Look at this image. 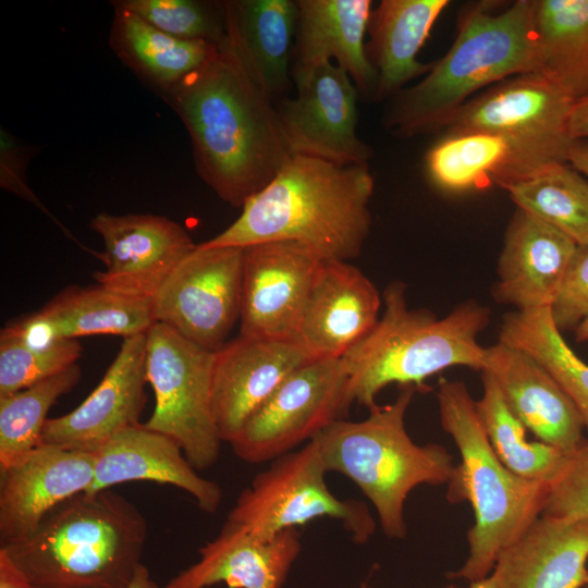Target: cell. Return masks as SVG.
<instances>
[{"mask_svg": "<svg viewBox=\"0 0 588 588\" xmlns=\"http://www.w3.org/2000/svg\"><path fill=\"white\" fill-rule=\"evenodd\" d=\"M481 373L493 380L511 412L539 441L568 455L585 438L579 411L531 356L498 341L486 347Z\"/></svg>", "mask_w": 588, "mask_h": 588, "instance_id": "obj_20", "label": "cell"}, {"mask_svg": "<svg viewBox=\"0 0 588 588\" xmlns=\"http://www.w3.org/2000/svg\"><path fill=\"white\" fill-rule=\"evenodd\" d=\"M541 516L565 522L588 519V437L566 456L550 482Z\"/></svg>", "mask_w": 588, "mask_h": 588, "instance_id": "obj_38", "label": "cell"}, {"mask_svg": "<svg viewBox=\"0 0 588 588\" xmlns=\"http://www.w3.org/2000/svg\"><path fill=\"white\" fill-rule=\"evenodd\" d=\"M568 162L588 179V140H575L568 152Z\"/></svg>", "mask_w": 588, "mask_h": 588, "instance_id": "obj_43", "label": "cell"}, {"mask_svg": "<svg viewBox=\"0 0 588 588\" xmlns=\"http://www.w3.org/2000/svg\"><path fill=\"white\" fill-rule=\"evenodd\" d=\"M127 588H158V586L151 579L147 567L140 564Z\"/></svg>", "mask_w": 588, "mask_h": 588, "instance_id": "obj_44", "label": "cell"}, {"mask_svg": "<svg viewBox=\"0 0 588 588\" xmlns=\"http://www.w3.org/2000/svg\"><path fill=\"white\" fill-rule=\"evenodd\" d=\"M147 522L125 497L81 492L53 509L28 538L3 548L35 588H127Z\"/></svg>", "mask_w": 588, "mask_h": 588, "instance_id": "obj_5", "label": "cell"}, {"mask_svg": "<svg viewBox=\"0 0 588 588\" xmlns=\"http://www.w3.org/2000/svg\"><path fill=\"white\" fill-rule=\"evenodd\" d=\"M439 588H456L453 584L442 586ZM468 588H495V578L493 574L491 573L489 576H487L483 579L474 581L469 584Z\"/></svg>", "mask_w": 588, "mask_h": 588, "instance_id": "obj_45", "label": "cell"}, {"mask_svg": "<svg viewBox=\"0 0 588 588\" xmlns=\"http://www.w3.org/2000/svg\"><path fill=\"white\" fill-rule=\"evenodd\" d=\"M449 0H382L371 11L366 53L377 76L373 100L394 97L433 63L418 53Z\"/></svg>", "mask_w": 588, "mask_h": 588, "instance_id": "obj_27", "label": "cell"}, {"mask_svg": "<svg viewBox=\"0 0 588 588\" xmlns=\"http://www.w3.org/2000/svg\"><path fill=\"white\" fill-rule=\"evenodd\" d=\"M94 479L86 492L136 480L182 489L207 513H215L223 498L221 487L197 474L180 445L170 437L138 424L128 427L93 452Z\"/></svg>", "mask_w": 588, "mask_h": 588, "instance_id": "obj_23", "label": "cell"}, {"mask_svg": "<svg viewBox=\"0 0 588 588\" xmlns=\"http://www.w3.org/2000/svg\"><path fill=\"white\" fill-rule=\"evenodd\" d=\"M537 70L573 102L588 96V0H536Z\"/></svg>", "mask_w": 588, "mask_h": 588, "instance_id": "obj_30", "label": "cell"}, {"mask_svg": "<svg viewBox=\"0 0 588 588\" xmlns=\"http://www.w3.org/2000/svg\"><path fill=\"white\" fill-rule=\"evenodd\" d=\"M160 97L189 135L196 172L234 208L266 187L292 157L275 103L228 36L209 61Z\"/></svg>", "mask_w": 588, "mask_h": 588, "instance_id": "obj_1", "label": "cell"}, {"mask_svg": "<svg viewBox=\"0 0 588 588\" xmlns=\"http://www.w3.org/2000/svg\"><path fill=\"white\" fill-rule=\"evenodd\" d=\"M35 315L54 342L96 334L125 339L147 333L157 322L152 299L127 296L100 284L70 285Z\"/></svg>", "mask_w": 588, "mask_h": 588, "instance_id": "obj_29", "label": "cell"}, {"mask_svg": "<svg viewBox=\"0 0 588 588\" xmlns=\"http://www.w3.org/2000/svg\"><path fill=\"white\" fill-rule=\"evenodd\" d=\"M244 247L196 248L152 298L161 322L195 345L217 352L241 316Z\"/></svg>", "mask_w": 588, "mask_h": 588, "instance_id": "obj_12", "label": "cell"}, {"mask_svg": "<svg viewBox=\"0 0 588 588\" xmlns=\"http://www.w3.org/2000/svg\"><path fill=\"white\" fill-rule=\"evenodd\" d=\"M226 34L245 69L275 103L291 86L295 0L223 1Z\"/></svg>", "mask_w": 588, "mask_h": 588, "instance_id": "obj_26", "label": "cell"}, {"mask_svg": "<svg viewBox=\"0 0 588 588\" xmlns=\"http://www.w3.org/2000/svg\"><path fill=\"white\" fill-rule=\"evenodd\" d=\"M310 360L295 341L242 335L215 352L211 406L221 440H233L282 381Z\"/></svg>", "mask_w": 588, "mask_h": 588, "instance_id": "obj_17", "label": "cell"}, {"mask_svg": "<svg viewBox=\"0 0 588 588\" xmlns=\"http://www.w3.org/2000/svg\"><path fill=\"white\" fill-rule=\"evenodd\" d=\"M89 228L105 245L98 254L105 270L95 272V280L132 297L152 299L197 246L181 224L164 216L100 212Z\"/></svg>", "mask_w": 588, "mask_h": 588, "instance_id": "obj_14", "label": "cell"}, {"mask_svg": "<svg viewBox=\"0 0 588 588\" xmlns=\"http://www.w3.org/2000/svg\"><path fill=\"white\" fill-rule=\"evenodd\" d=\"M569 131L575 140H588V96L573 103L569 115Z\"/></svg>", "mask_w": 588, "mask_h": 588, "instance_id": "obj_42", "label": "cell"}, {"mask_svg": "<svg viewBox=\"0 0 588 588\" xmlns=\"http://www.w3.org/2000/svg\"><path fill=\"white\" fill-rule=\"evenodd\" d=\"M429 181L449 194L477 192L513 181V151L502 136L485 131L444 132L427 151Z\"/></svg>", "mask_w": 588, "mask_h": 588, "instance_id": "obj_31", "label": "cell"}, {"mask_svg": "<svg viewBox=\"0 0 588 588\" xmlns=\"http://www.w3.org/2000/svg\"><path fill=\"white\" fill-rule=\"evenodd\" d=\"M437 400L441 427L461 456L446 499L453 504L468 501L475 517L467 531V558L446 577L470 584L489 576L499 554L541 515L549 483L523 478L502 463L463 381L441 380Z\"/></svg>", "mask_w": 588, "mask_h": 588, "instance_id": "obj_6", "label": "cell"}, {"mask_svg": "<svg viewBox=\"0 0 588 588\" xmlns=\"http://www.w3.org/2000/svg\"><path fill=\"white\" fill-rule=\"evenodd\" d=\"M499 341L542 365L573 401L588 430V364L565 342L553 322L550 307L505 315Z\"/></svg>", "mask_w": 588, "mask_h": 588, "instance_id": "obj_32", "label": "cell"}, {"mask_svg": "<svg viewBox=\"0 0 588 588\" xmlns=\"http://www.w3.org/2000/svg\"><path fill=\"white\" fill-rule=\"evenodd\" d=\"M110 3L114 9L109 33L111 49L159 95L209 61L222 44L173 37Z\"/></svg>", "mask_w": 588, "mask_h": 588, "instance_id": "obj_28", "label": "cell"}, {"mask_svg": "<svg viewBox=\"0 0 588 588\" xmlns=\"http://www.w3.org/2000/svg\"><path fill=\"white\" fill-rule=\"evenodd\" d=\"M585 587L588 588V574H587V579H586Z\"/></svg>", "mask_w": 588, "mask_h": 588, "instance_id": "obj_47", "label": "cell"}, {"mask_svg": "<svg viewBox=\"0 0 588 588\" xmlns=\"http://www.w3.org/2000/svg\"><path fill=\"white\" fill-rule=\"evenodd\" d=\"M588 519L539 516L498 556L495 588H580L588 569Z\"/></svg>", "mask_w": 588, "mask_h": 588, "instance_id": "obj_25", "label": "cell"}, {"mask_svg": "<svg viewBox=\"0 0 588 588\" xmlns=\"http://www.w3.org/2000/svg\"><path fill=\"white\" fill-rule=\"evenodd\" d=\"M0 588H35L3 548H0Z\"/></svg>", "mask_w": 588, "mask_h": 588, "instance_id": "obj_41", "label": "cell"}, {"mask_svg": "<svg viewBox=\"0 0 588 588\" xmlns=\"http://www.w3.org/2000/svg\"><path fill=\"white\" fill-rule=\"evenodd\" d=\"M302 551L299 534L286 529L264 539L226 520L218 536L199 549V560L164 588H282Z\"/></svg>", "mask_w": 588, "mask_h": 588, "instance_id": "obj_22", "label": "cell"}, {"mask_svg": "<svg viewBox=\"0 0 588 588\" xmlns=\"http://www.w3.org/2000/svg\"><path fill=\"white\" fill-rule=\"evenodd\" d=\"M550 311L562 333L588 318V244L577 245Z\"/></svg>", "mask_w": 588, "mask_h": 588, "instance_id": "obj_39", "label": "cell"}, {"mask_svg": "<svg viewBox=\"0 0 588 588\" xmlns=\"http://www.w3.org/2000/svg\"><path fill=\"white\" fill-rule=\"evenodd\" d=\"M576 248L564 233L517 208L504 235L493 298L519 311L551 307Z\"/></svg>", "mask_w": 588, "mask_h": 588, "instance_id": "obj_21", "label": "cell"}, {"mask_svg": "<svg viewBox=\"0 0 588 588\" xmlns=\"http://www.w3.org/2000/svg\"><path fill=\"white\" fill-rule=\"evenodd\" d=\"M382 297L348 261L322 260L294 341L314 359L341 358L379 320Z\"/></svg>", "mask_w": 588, "mask_h": 588, "instance_id": "obj_18", "label": "cell"}, {"mask_svg": "<svg viewBox=\"0 0 588 588\" xmlns=\"http://www.w3.org/2000/svg\"><path fill=\"white\" fill-rule=\"evenodd\" d=\"M145 334L123 339L94 391L72 412L48 418L42 444L93 453L118 432L138 425L146 403Z\"/></svg>", "mask_w": 588, "mask_h": 588, "instance_id": "obj_16", "label": "cell"}, {"mask_svg": "<svg viewBox=\"0 0 588 588\" xmlns=\"http://www.w3.org/2000/svg\"><path fill=\"white\" fill-rule=\"evenodd\" d=\"M94 462L93 453L41 444L22 463L1 470V547L28 538L53 509L86 492Z\"/></svg>", "mask_w": 588, "mask_h": 588, "instance_id": "obj_19", "label": "cell"}, {"mask_svg": "<svg viewBox=\"0 0 588 588\" xmlns=\"http://www.w3.org/2000/svg\"><path fill=\"white\" fill-rule=\"evenodd\" d=\"M362 588H364V587H362Z\"/></svg>", "mask_w": 588, "mask_h": 588, "instance_id": "obj_48", "label": "cell"}, {"mask_svg": "<svg viewBox=\"0 0 588 588\" xmlns=\"http://www.w3.org/2000/svg\"><path fill=\"white\" fill-rule=\"evenodd\" d=\"M292 79L296 96L275 103L290 155L368 164L372 150L356 131L360 95L346 71L327 61Z\"/></svg>", "mask_w": 588, "mask_h": 588, "instance_id": "obj_13", "label": "cell"}, {"mask_svg": "<svg viewBox=\"0 0 588 588\" xmlns=\"http://www.w3.org/2000/svg\"><path fill=\"white\" fill-rule=\"evenodd\" d=\"M406 285L389 283L384 310L371 331L342 357L347 373V397L368 409L389 384L413 385L425 392V381L446 368L462 366L481 371L486 347L478 335L487 328L490 309L465 302L439 318L406 302Z\"/></svg>", "mask_w": 588, "mask_h": 588, "instance_id": "obj_4", "label": "cell"}, {"mask_svg": "<svg viewBox=\"0 0 588 588\" xmlns=\"http://www.w3.org/2000/svg\"><path fill=\"white\" fill-rule=\"evenodd\" d=\"M146 338V379L155 408L144 425L173 439L197 470L206 469L218 460L222 442L211 406L215 352L161 322Z\"/></svg>", "mask_w": 588, "mask_h": 588, "instance_id": "obj_10", "label": "cell"}, {"mask_svg": "<svg viewBox=\"0 0 588 588\" xmlns=\"http://www.w3.org/2000/svg\"><path fill=\"white\" fill-rule=\"evenodd\" d=\"M112 2L176 38L221 44L228 36L223 1L119 0Z\"/></svg>", "mask_w": 588, "mask_h": 588, "instance_id": "obj_36", "label": "cell"}, {"mask_svg": "<svg viewBox=\"0 0 588 588\" xmlns=\"http://www.w3.org/2000/svg\"><path fill=\"white\" fill-rule=\"evenodd\" d=\"M351 405L342 359H314L290 373L229 443L247 463L273 461L313 440Z\"/></svg>", "mask_w": 588, "mask_h": 588, "instance_id": "obj_11", "label": "cell"}, {"mask_svg": "<svg viewBox=\"0 0 588 588\" xmlns=\"http://www.w3.org/2000/svg\"><path fill=\"white\" fill-rule=\"evenodd\" d=\"M298 19L292 75L332 61L360 96L373 100L377 76L366 53L370 0H296Z\"/></svg>", "mask_w": 588, "mask_h": 588, "instance_id": "obj_24", "label": "cell"}, {"mask_svg": "<svg viewBox=\"0 0 588 588\" xmlns=\"http://www.w3.org/2000/svg\"><path fill=\"white\" fill-rule=\"evenodd\" d=\"M495 2L470 4L462 12L449 51L416 84L394 97L385 126L404 137L446 127L481 89L536 73V0H517L495 12Z\"/></svg>", "mask_w": 588, "mask_h": 588, "instance_id": "obj_3", "label": "cell"}, {"mask_svg": "<svg viewBox=\"0 0 588 588\" xmlns=\"http://www.w3.org/2000/svg\"><path fill=\"white\" fill-rule=\"evenodd\" d=\"M375 189L369 164L340 166L292 156L277 175L241 208L205 247H247L290 241L324 260L356 258L369 235Z\"/></svg>", "mask_w": 588, "mask_h": 588, "instance_id": "obj_2", "label": "cell"}, {"mask_svg": "<svg viewBox=\"0 0 588 588\" xmlns=\"http://www.w3.org/2000/svg\"><path fill=\"white\" fill-rule=\"evenodd\" d=\"M319 445L310 440L303 448L274 458L238 495L228 519L268 539L316 518L336 519L358 544L376 531L369 507L362 501L339 499L326 483Z\"/></svg>", "mask_w": 588, "mask_h": 588, "instance_id": "obj_9", "label": "cell"}, {"mask_svg": "<svg viewBox=\"0 0 588 588\" xmlns=\"http://www.w3.org/2000/svg\"><path fill=\"white\" fill-rule=\"evenodd\" d=\"M418 390L401 387L396 399L377 405L359 421L339 419L314 440L324 465L351 479L372 504L383 534L404 539V505L421 485H448L456 464L437 443L417 444L405 428V415Z\"/></svg>", "mask_w": 588, "mask_h": 588, "instance_id": "obj_7", "label": "cell"}, {"mask_svg": "<svg viewBox=\"0 0 588 588\" xmlns=\"http://www.w3.org/2000/svg\"><path fill=\"white\" fill-rule=\"evenodd\" d=\"M573 103L541 75L522 74L477 94L444 130L485 131L506 139L513 151L511 186L551 164L568 162L575 142L569 131Z\"/></svg>", "mask_w": 588, "mask_h": 588, "instance_id": "obj_8", "label": "cell"}, {"mask_svg": "<svg viewBox=\"0 0 588 588\" xmlns=\"http://www.w3.org/2000/svg\"><path fill=\"white\" fill-rule=\"evenodd\" d=\"M82 377L77 364L66 370L0 399V469L26 460L42 444V429L51 406Z\"/></svg>", "mask_w": 588, "mask_h": 588, "instance_id": "obj_35", "label": "cell"}, {"mask_svg": "<svg viewBox=\"0 0 588 588\" xmlns=\"http://www.w3.org/2000/svg\"><path fill=\"white\" fill-rule=\"evenodd\" d=\"M322 260L296 242L244 247L240 335L294 341Z\"/></svg>", "mask_w": 588, "mask_h": 588, "instance_id": "obj_15", "label": "cell"}, {"mask_svg": "<svg viewBox=\"0 0 588 588\" xmlns=\"http://www.w3.org/2000/svg\"><path fill=\"white\" fill-rule=\"evenodd\" d=\"M574 331L577 342H588V318L581 321Z\"/></svg>", "mask_w": 588, "mask_h": 588, "instance_id": "obj_46", "label": "cell"}, {"mask_svg": "<svg viewBox=\"0 0 588 588\" xmlns=\"http://www.w3.org/2000/svg\"><path fill=\"white\" fill-rule=\"evenodd\" d=\"M82 354L77 340H62L37 348L0 332V399L56 376L76 364Z\"/></svg>", "mask_w": 588, "mask_h": 588, "instance_id": "obj_37", "label": "cell"}, {"mask_svg": "<svg viewBox=\"0 0 588 588\" xmlns=\"http://www.w3.org/2000/svg\"><path fill=\"white\" fill-rule=\"evenodd\" d=\"M481 379L482 395L476 407L493 451L514 474L550 485L567 455L539 440H528L526 427L511 412L493 380L486 373Z\"/></svg>", "mask_w": 588, "mask_h": 588, "instance_id": "obj_34", "label": "cell"}, {"mask_svg": "<svg viewBox=\"0 0 588 588\" xmlns=\"http://www.w3.org/2000/svg\"><path fill=\"white\" fill-rule=\"evenodd\" d=\"M505 191L518 209L561 231L577 245L588 244V179L569 162L551 164Z\"/></svg>", "mask_w": 588, "mask_h": 588, "instance_id": "obj_33", "label": "cell"}, {"mask_svg": "<svg viewBox=\"0 0 588 588\" xmlns=\"http://www.w3.org/2000/svg\"><path fill=\"white\" fill-rule=\"evenodd\" d=\"M36 154L34 146L23 144L14 135L1 127L0 130V185L21 198L34 204L45 213L48 210L27 185L26 169L32 157ZM50 216V215H49ZM50 218L57 221L52 216Z\"/></svg>", "mask_w": 588, "mask_h": 588, "instance_id": "obj_40", "label": "cell"}]
</instances>
